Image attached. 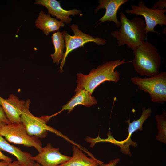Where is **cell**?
Returning a JSON list of instances; mask_svg holds the SVG:
<instances>
[{"instance_id":"obj_4","label":"cell","mask_w":166,"mask_h":166,"mask_svg":"<svg viewBox=\"0 0 166 166\" xmlns=\"http://www.w3.org/2000/svg\"><path fill=\"white\" fill-rule=\"evenodd\" d=\"M30 103L29 99L25 101L20 117L21 122L25 127L29 136L38 138H45L48 134V132L49 131L69 140L60 132L48 125L47 124L48 121L43 116L39 117L32 114L29 110Z\"/></svg>"},{"instance_id":"obj_3","label":"cell","mask_w":166,"mask_h":166,"mask_svg":"<svg viewBox=\"0 0 166 166\" xmlns=\"http://www.w3.org/2000/svg\"><path fill=\"white\" fill-rule=\"evenodd\" d=\"M133 50L132 63L136 72L149 77L159 73L161 57L156 47L146 40Z\"/></svg>"},{"instance_id":"obj_17","label":"cell","mask_w":166,"mask_h":166,"mask_svg":"<svg viewBox=\"0 0 166 166\" xmlns=\"http://www.w3.org/2000/svg\"><path fill=\"white\" fill-rule=\"evenodd\" d=\"M0 149L14 155L18 161L24 166H33L35 162L31 159L32 156L30 153L23 152L18 147L10 144L0 135Z\"/></svg>"},{"instance_id":"obj_20","label":"cell","mask_w":166,"mask_h":166,"mask_svg":"<svg viewBox=\"0 0 166 166\" xmlns=\"http://www.w3.org/2000/svg\"><path fill=\"white\" fill-rule=\"evenodd\" d=\"M151 8L164 10L166 9V0H159L152 6Z\"/></svg>"},{"instance_id":"obj_10","label":"cell","mask_w":166,"mask_h":166,"mask_svg":"<svg viewBox=\"0 0 166 166\" xmlns=\"http://www.w3.org/2000/svg\"><path fill=\"white\" fill-rule=\"evenodd\" d=\"M71 157L60 153L59 148L53 147L49 143L42 151L31 159L42 166H57L68 161Z\"/></svg>"},{"instance_id":"obj_8","label":"cell","mask_w":166,"mask_h":166,"mask_svg":"<svg viewBox=\"0 0 166 166\" xmlns=\"http://www.w3.org/2000/svg\"><path fill=\"white\" fill-rule=\"evenodd\" d=\"M69 26L74 33V35H70L65 31L62 32L66 49L60 66L59 71L61 73L63 72V68L67 56L72 51L83 46L84 44L89 42H93L98 45H104L106 42V40L104 38L98 37L94 38L83 32L76 25L72 24Z\"/></svg>"},{"instance_id":"obj_22","label":"cell","mask_w":166,"mask_h":166,"mask_svg":"<svg viewBox=\"0 0 166 166\" xmlns=\"http://www.w3.org/2000/svg\"><path fill=\"white\" fill-rule=\"evenodd\" d=\"M120 161V159L117 158L114 160L110 161L108 163L104 164L103 163L98 166H116Z\"/></svg>"},{"instance_id":"obj_7","label":"cell","mask_w":166,"mask_h":166,"mask_svg":"<svg viewBox=\"0 0 166 166\" xmlns=\"http://www.w3.org/2000/svg\"><path fill=\"white\" fill-rule=\"evenodd\" d=\"M131 9H127L125 12L127 14L141 15L144 19L145 24V32L147 35L149 32H153L160 34L155 30L157 25L161 26L166 25V9H153L147 7L143 1L140 0L138 5L132 4Z\"/></svg>"},{"instance_id":"obj_16","label":"cell","mask_w":166,"mask_h":166,"mask_svg":"<svg viewBox=\"0 0 166 166\" xmlns=\"http://www.w3.org/2000/svg\"><path fill=\"white\" fill-rule=\"evenodd\" d=\"M35 24L46 36L50 32L58 30L60 27L65 26L63 22L52 18L49 14H47L42 11L39 12Z\"/></svg>"},{"instance_id":"obj_19","label":"cell","mask_w":166,"mask_h":166,"mask_svg":"<svg viewBox=\"0 0 166 166\" xmlns=\"http://www.w3.org/2000/svg\"><path fill=\"white\" fill-rule=\"evenodd\" d=\"M155 119L158 130V135L156 137V140L161 142L166 143V114L163 110L160 115H156Z\"/></svg>"},{"instance_id":"obj_13","label":"cell","mask_w":166,"mask_h":166,"mask_svg":"<svg viewBox=\"0 0 166 166\" xmlns=\"http://www.w3.org/2000/svg\"><path fill=\"white\" fill-rule=\"evenodd\" d=\"M128 0H100L99 4L94 10L96 13L101 9L106 10L105 14L98 21L100 23L106 21L113 22L117 27H120L121 23L117 18V13L120 7L127 2Z\"/></svg>"},{"instance_id":"obj_5","label":"cell","mask_w":166,"mask_h":166,"mask_svg":"<svg viewBox=\"0 0 166 166\" xmlns=\"http://www.w3.org/2000/svg\"><path fill=\"white\" fill-rule=\"evenodd\" d=\"M132 83L138 89L148 92L151 101L163 104L166 101V72L163 71L149 78L134 77L131 78Z\"/></svg>"},{"instance_id":"obj_26","label":"cell","mask_w":166,"mask_h":166,"mask_svg":"<svg viewBox=\"0 0 166 166\" xmlns=\"http://www.w3.org/2000/svg\"><path fill=\"white\" fill-rule=\"evenodd\" d=\"M33 166H42L39 164L35 162L34 163L33 165Z\"/></svg>"},{"instance_id":"obj_24","label":"cell","mask_w":166,"mask_h":166,"mask_svg":"<svg viewBox=\"0 0 166 166\" xmlns=\"http://www.w3.org/2000/svg\"><path fill=\"white\" fill-rule=\"evenodd\" d=\"M7 166H24L18 160L9 163Z\"/></svg>"},{"instance_id":"obj_25","label":"cell","mask_w":166,"mask_h":166,"mask_svg":"<svg viewBox=\"0 0 166 166\" xmlns=\"http://www.w3.org/2000/svg\"><path fill=\"white\" fill-rule=\"evenodd\" d=\"M9 164L4 160H2L0 161V166H7Z\"/></svg>"},{"instance_id":"obj_23","label":"cell","mask_w":166,"mask_h":166,"mask_svg":"<svg viewBox=\"0 0 166 166\" xmlns=\"http://www.w3.org/2000/svg\"><path fill=\"white\" fill-rule=\"evenodd\" d=\"M0 160L5 161L9 163H10L12 161V158L9 156H8L5 155L4 154L2 153L0 151Z\"/></svg>"},{"instance_id":"obj_11","label":"cell","mask_w":166,"mask_h":166,"mask_svg":"<svg viewBox=\"0 0 166 166\" xmlns=\"http://www.w3.org/2000/svg\"><path fill=\"white\" fill-rule=\"evenodd\" d=\"M25 101L16 96L10 94L7 99L0 96V104L7 119L12 123L21 122L20 117Z\"/></svg>"},{"instance_id":"obj_9","label":"cell","mask_w":166,"mask_h":166,"mask_svg":"<svg viewBox=\"0 0 166 166\" xmlns=\"http://www.w3.org/2000/svg\"><path fill=\"white\" fill-rule=\"evenodd\" d=\"M152 110L150 108L146 109L145 107H144L142 109L141 115L139 119L134 120L132 122H130L129 120L125 121L128 124V134L127 138L124 140L121 141H117L113 137L110 133L108 132L107 135V138L105 139H101V142H109L118 145L120 148L121 150L122 153L131 156L132 154L130 151L129 146L131 145L136 147L137 146L136 142L132 140L131 136L136 130L142 131L143 130V124L145 121L150 116Z\"/></svg>"},{"instance_id":"obj_15","label":"cell","mask_w":166,"mask_h":166,"mask_svg":"<svg viewBox=\"0 0 166 166\" xmlns=\"http://www.w3.org/2000/svg\"><path fill=\"white\" fill-rule=\"evenodd\" d=\"M73 155L68 161L57 166H98L103 163L97 159L89 158L77 146H72Z\"/></svg>"},{"instance_id":"obj_6","label":"cell","mask_w":166,"mask_h":166,"mask_svg":"<svg viewBox=\"0 0 166 166\" xmlns=\"http://www.w3.org/2000/svg\"><path fill=\"white\" fill-rule=\"evenodd\" d=\"M0 135L10 143L27 147H33L38 153L42 149L41 141L35 136H29L21 122L11 123L0 126Z\"/></svg>"},{"instance_id":"obj_27","label":"cell","mask_w":166,"mask_h":166,"mask_svg":"<svg viewBox=\"0 0 166 166\" xmlns=\"http://www.w3.org/2000/svg\"><path fill=\"white\" fill-rule=\"evenodd\" d=\"M5 124H6L5 123H0V126H2V125Z\"/></svg>"},{"instance_id":"obj_21","label":"cell","mask_w":166,"mask_h":166,"mask_svg":"<svg viewBox=\"0 0 166 166\" xmlns=\"http://www.w3.org/2000/svg\"><path fill=\"white\" fill-rule=\"evenodd\" d=\"M0 123L9 124L11 123L7 119L3 109L0 104Z\"/></svg>"},{"instance_id":"obj_1","label":"cell","mask_w":166,"mask_h":166,"mask_svg":"<svg viewBox=\"0 0 166 166\" xmlns=\"http://www.w3.org/2000/svg\"><path fill=\"white\" fill-rule=\"evenodd\" d=\"M132 62V61H125V59L110 61L99 65L96 69L91 70L88 75L77 73L75 92L85 89L92 95L95 89L105 81L117 82L120 79V74L115 70L116 68L123 64Z\"/></svg>"},{"instance_id":"obj_18","label":"cell","mask_w":166,"mask_h":166,"mask_svg":"<svg viewBox=\"0 0 166 166\" xmlns=\"http://www.w3.org/2000/svg\"><path fill=\"white\" fill-rule=\"evenodd\" d=\"M53 43L55 49L54 53L51 55L53 63L57 65L60 63L64 54V49L65 47L64 36L62 32L59 31L52 34Z\"/></svg>"},{"instance_id":"obj_14","label":"cell","mask_w":166,"mask_h":166,"mask_svg":"<svg viewBox=\"0 0 166 166\" xmlns=\"http://www.w3.org/2000/svg\"><path fill=\"white\" fill-rule=\"evenodd\" d=\"M97 100L94 97L87 91L85 90H80L77 92L75 95L65 105L62 107L61 109L57 113L49 116L51 118L64 110H68V113H69L77 105H82L89 107L97 104Z\"/></svg>"},{"instance_id":"obj_12","label":"cell","mask_w":166,"mask_h":166,"mask_svg":"<svg viewBox=\"0 0 166 166\" xmlns=\"http://www.w3.org/2000/svg\"><path fill=\"white\" fill-rule=\"evenodd\" d=\"M34 3L45 7L48 10V14L55 16L61 21L67 24L71 22L72 18L69 17L70 15L74 16L81 12V10L75 9L66 10L61 7L60 1L56 0H36Z\"/></svg>"},{"instance_id":"obj_2","label":"cell","mask_w":166,"mask_h":166,"mask_svg":"<svg viewBox=\"0 0 166 166\" xmlns=\"http://www.w3.org/2000/svg\"><path fill=\"white\" fill-rule=\"evenodd\" d=\"M120 28L111 33L117 40L118 46L126 45L128 48L133 50L147 40L145 24L142 18L135 17L129 20L121 11L120 12Z\"/></svg>"}]
</instances>
